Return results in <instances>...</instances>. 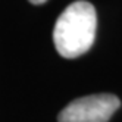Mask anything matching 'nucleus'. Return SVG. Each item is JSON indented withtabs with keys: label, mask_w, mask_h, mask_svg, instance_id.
I'll return each instance as SVG.
<instances>
[{
	"label": "nucleus",
	"mask_w": 122,
	"mask_h": 122,
	"mask_svg": "<svg viewBox=\"0 0 122 122\" xmlns=\"http://www.w3.org/2000/svg\"><path fill=\"white\" fill-rule=\"evenodd\" d=\"M97 13L85 0L71 3L55 24L53 41L57 53L66 59L80 57L90 50L96 38Z\"/></svg>",
	"instance_id": "f257e3e1"
},
{
	"label": "nucleus",
	"mask_w": 122,
	"mask_h": 122,
	"mask_svg": "<svg viewBox=\"0 0 122 122\" xmlns=\"http://www.w3.org/2000/svg\"><path fill=\"white\" fill-rule=\"evenodd\" d=\"M121 106L115 94H91L71 102L60 110L59 122H107Z\"/></svg>",
	"instance_id": "f03ea898"
},
{
	"label": "nucleus",
	"mask_w": 122,
	"mask_h": 122,
	"mask_svg": "<svg viewBox=\"0 0 122 122\" xmlns=\"http://www.w3.org/2000/svg\"><path fill=\"white\" fill-rule=\"evenodd\" d=\"M30 3H32V5H43L44 2H47V0H28Z\"/></svg>",
	"instance_id": "7ed1b4c3"
}]
</instances>
